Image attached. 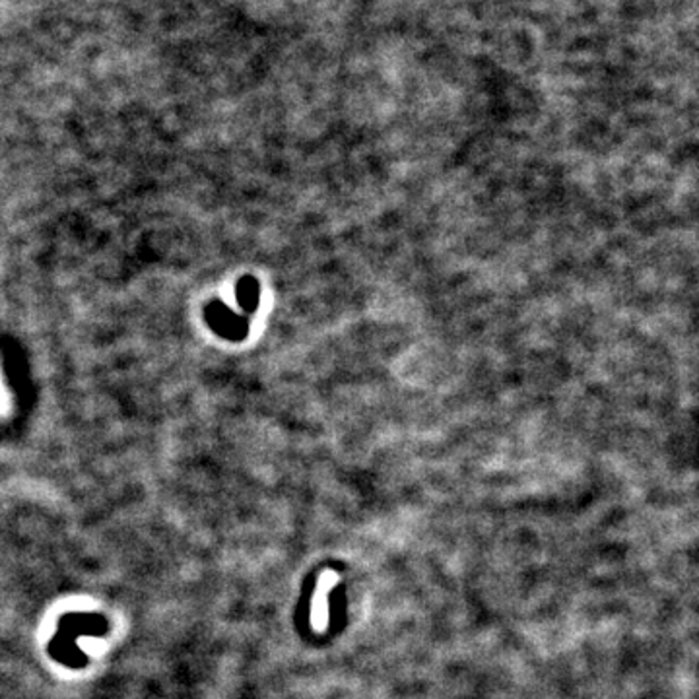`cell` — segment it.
I'll return each instance as SVG.
<instances>
[{"label":"cell","instance_id":"obj_1","mask_svg":"<svg viewBox=\"0 0 699 699\" xmlns=\"http://www.w3.org/2000/svg\"><path fill=\"white\" fill-rule=\"evenodd\" d=\"M335 573H325L321 578L317 597H315V602H313V622L319 630H323L328 622V593H331V587L335 585Z\"/></svg>","mask_w":699,"mask_h":699}]
</instances>
